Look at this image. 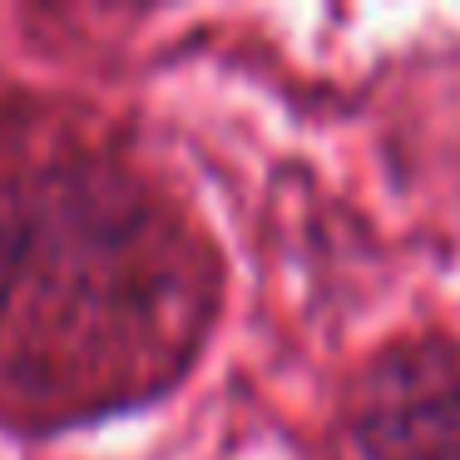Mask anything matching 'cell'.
I'll list each match as a JSON object with an SVG mask.
<instances>
[{
  "instance_id": "6da1fadb",
  "label": "cell",
  "mask_w": 460,
  "mask_h": 460,
  "mask_svg": "<svg viewBox=\"0 0 460 460\" xmlns=\"http://www.w3.org/2000/svg\"><path fill=\"white\" fill-rule=\"evenodd\" d=\"M347 430L361 460H460V347L430 332L371 351Z\"/></svg>"
}]
</instances>
